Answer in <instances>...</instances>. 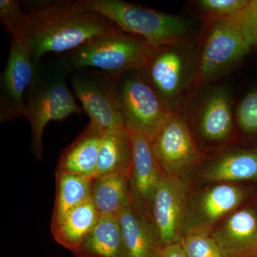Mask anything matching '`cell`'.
Masks as SVG:
<instances>
[{
  "instance_id": "1",
  "label": "cell",
  "mask_w": 257,
  "mask_h": 257,
  "mask_svg": "<svg viewBox=\"0 0 257 257\" xmlns=\"http://www.w3.org/2000/svg\"><path fill=\"white\" fill-rule=\"evenodd\" d=\"M22 3L28 17L27 41L35 67L48 52L67 53L92 39L120 30L109 19L81 9L72 0Z\"/></svg>"
},
{
  "instance_id": "2",
  "label": "cell",
  "mask_w": 257,
  "mask_h": 257,
  "mask_svg": "<svg viewBox=\"0 0 257 257\" xmlns=\"http://www.w3.org/2000/svg\"><path fill=\"white\" fill-rule=\"evenodd\" d=\"M72 71L65 55L54 63L35 67L33 79L25 94L24 116L31 126L32 151L37 160L43 158V134L47 124L84 112L69 88Z\"/></svg>"
},
{
  "instance_id": "3",
  "label": "cell",
  "mask_w": 257,
  "mask_h": 257,
  "mask_svg": "<svg viewBox=\"0 0 257 257\" xmlns=\"http://www.w3.org/2000/svg\"><path fill=\"white\" fill-rule=\"evenodd\" d=\"M81 9L109 19L123 32L137 35L155 48L180 47L187 43L192 28L188 22L121 0H76Z\"/></svg>"
},
{
  "instance_id": "4",
  "label": "cell",
  "mask_w": 257,
  "mask_h": 257,
  "mask_svg": "<svg viewBox=\"0 0 257 257\" xmlns=\"http://www.w3.org/2000/svg\"><path fill=\"white\" fill-rule=\"evenodd\" d=\"M157 48L122 30L96 37L65 54L74 69H99L118 80L126 72L145 70Z\"/></svg>"
},
{
  "instance_id": "5",
  "label": "cell",
  "mask_w": 257,
  "mask_h": 257,
  "mask_svg": "<svg viewBox=\"0 0 257 257\" xmlns=\"http://www.w3.org/2000/svg\"><path fill=\"white\" fill-rule=\"evenodd\" d=\"M117 81L110 75L92 68L73 69L70 84L89 123L107 130L127 128L120 107Z\"/></svg>"
},
{
  "instance_id": "6",
  "label": "cell",
  "mask_w": 257,
  "mask_h": 257,
  "mask_svg": "<svg viewBox=\"0 0 257 257\" xmlns=\"http://www.w3.org/2000/svg\"><path fill=\"white\" fill-rule=\"evenodd\" d=\"M117 91L126 126L149 138L175 110L153 87L145 70L130 71L121 76L117 81Z\"/></svg>"
},
{
  "instance_id": "7",
  "label": "cell",
  "mask_w": 257,
  "mask_h": 257,
  "mask_svg": "<svg viewBox=\"0 0 257 257\" xmlns=\"http://www.w3.org/2000/svg\"><path fill=\"white\" fill-rule=\"evenodd\" d=\"M154 153L166 175L181 177L202 163L207 155L198 148L187 123L173 110L150 137Z\"/></svg>"
},
{
  "instance_id": "8",
  "label": "cell",
  "mask_w": 257,
  "mask_h": 257,
  "mask_svg": "<svg viewBox=\"0 0 257 257\" xmlns=\"http://www.w3.org/2000/svg\"><path fill=\"white\" fill-rule=\"evenodd\" d=\"M241 13L231 18L211 22L199 60V80L210 79L249 53L251 48L241 30Z\"/></svg>"
},
{
  "instance_id": "9",
  "label": "cell",
  "mask_w": 257,
  "mask_h": 257,
  "mask_svg": "<svg viewBox=\"0 0 257 257\" xmlns=\"http://www.w3.org/2000/svg\"><path fill=\"white\" fill-rule=\"evenodd\" d=\"M187 187L181 177L164 174L154 194L150 215L162 246L182 243L187 231Z\"/></svg>"
},
{
  "instance_id": "10",
  "label": "cell",
  "mask_w": 257,
  "mask_h": 257,
  "mask_svg": "<svg viewBox=\"0 0 257 257\" xmlns=\"http://www.w3.org/2000/svg\"><path fill=\"white\" fill-rule=\"evenodd\" d=\"M34 72L28 41L12 40L8 62L0 78V122L24 116L25 94Z\"/></svg>"
},
{
  "instance_id": "11",
  "label": "cell",
  "mask_w": 257,
  "mask_h": 257,
  "mask_svg": "<svg viewBox=\"0 0 257 257\" xmlns=\"http://www.w3.org/2000/svg\"><path fill=\"white\" fill-rule=\"evenodd\" d=\"M245 199V192L235 184L218 183L196 197L187 205V231L211 232L221 219L236 211Z\"/></svg>"
},
{
  "instance_id": "12",
  "label": "cell",
  "mask_w": 257,
  "mask_h": 257,
  "mask_svg": "<svg viewBox=\"0 0 257 257\" xmlns=\"http://www.w3.org/2000/svg\"><path fill=\"white\" fill-rule=\"evenodd\" d=\"M128 128L133 150L130 187L135 200L150 213L154 194L164 172L154 153L150 138L138 130Z\"/></svg>"
},
{
  "instance_id": "13",
  "label": "cell",
  "mask_w": 257,
  "mask_h": 257,
  "mask_svg": "<svg viewBox=\"0 0 257 257\" xmlns=\"http://www.w3.org/2000/svg\"><path fill=\"white\" fill-rule=\"evenodd\" d=\"M211 234L224 257H257V215L252 209L231 213Z\"/></svg>"
},
{
  "instance_id": "14",
  "label": "cell",
  "mask_w": 257,
  "mask_h": 257,
  "mask_svg": "<svg viewBox=\"0 0 257 257\" xmlns=\"http://www.w3.org/2000/svg\"><path fill=\"white\" fill-rule=\"evenodd\" d=\"M127 257H157L161 245L150 213L133 200L118 216Z\"/></svg>"
},
{
  "instance_id": "15",
  "label": "cell",
  "mask_w": 257,
  "mask_h": 257,
  "mask_svg": "<svg viewBox=\"0 0 257 257\" xmlns=\"http://www.w3.org/2000/svg\"><path fill=\"white\" fill-rule=\"evenodd\" d=\"M179 48L173 46L157 48L145 70L153 87L172 108L185 80V59Z\"/></svg>"
},
{
  "instance_id": "16",
  "label": "cell",
  "mask_w": 257,
  "mask_h": 257,
  "mask_svg": "<svg viewBox=\"0 0 257 257\" xmlns=\"http://www.w3.org/2000/svg\"><path fill=\"white\" fill-rule=\"evenodd\" d=\"M103 132L89 123L73 143L61 153L56 172L94 179Z\"/></svg>"
},
{
  "instance_id": "17",
  "label": "cell",
  "mask_w": 257,
  "mask_h": 257,
  "mask_svg": "<svg viewBox=\"0 0 257 257\" xmlns=\"http://www.w3.org/2000/svg\"><path fill=\"white\" fill-rule=\"evenodd\" d=\"M133 158V142L128 127L104 131L99 145L94 177L107 175L130 177Z\"/></svg>"
},
{
  "instance_id": "18",
  "label": "cell",
  "mask_w": 257,
  "mask_h": 257,
  "mask_svg": "<svg viewBox=\"0 0 257 257\" xmlns=\"http://www.w3.org/2000/svg\"><path fill=\"white\" fill-rule=\"evenodd\" d=\"M233 113L229 94L217 89L206 98L201 109L199 131L204 140L211 143L226 141L232 133Z\"/></svg>"
},
{
  "instance_id": "19",
  "label": "cell",
  "mask_w": 257,
  "mask_h": 257,
  "mask_svg": "<svg viewBox=\"0 0 257 257\" xmlns=\"http://www.w3.org/2000/svg\"><path fill=\"white\" fill-rule=\"evenodd\" d=\"M72 254L77 257H127L118 217L99 216L94 229Z\"/></svg>"
},
{
  "instance_id": "20",
  "label": "cell",
  "mask_w": 257,
  "mask_h": 257,
  "mask_svg": "<svg viewBox=\"0 0 257 257\" xmlns=\"http://www.w3.org/2000/svg\"><path fill=\"white\" fill-rule=\"evenodd\" d=\"M205 180L216 183L235 182L257 179V149L237 150L219 157L202 173Z\"/></svg>"
},
{
  "instance_id": "21",
  "label": "cell",
  "mask_w": 257,
  "mask_h": 257,
  "mask_svg": "<svg viewBox=\"0 0 257 257\" xmlns=\"http://www.w3.org/2000/svg\"><path fill=\"white\" fill-rule=\"evenodd\" d=\"M99 218V213L91 199L74 208L58 224L51 227L54 239L73 253L82 246Z\"/></svg>"
},
{
  "instance_id": "22",
  "label": "cell",
  "mask_w": 257,
  "mask_h": 257,
  "mask_svg": "<svg viewBox=\"0 0 257 257\" xmlns=\"http://www.w3.org/2000/svg\"><path fill=\"white\" fill-rule=\"evenodd\" d=\"M133 200L130 177L107 175L92 179V201L99 216L118 217Z\"/></svg>"
},
{
  "instance_id": "23",
  "label": "cell",
  "mask_w": 257,
  "mask_h": 257,
  "mask_svg": "<svg viewBox=\"0 0 257 257\" xmlns=\"http://www.w3.org/2000/svg\"><path fill=\"white\" fill-rule=\"evenodd\" d=\"M56 197L51 227L74 208L92 199V179L68 172H55Z\"/></svg>"
},
{
  "instance_id": "24",
  "label": "cell",
  "mask_w": 257,
  "mask_h": 257,
  "mask_svg": "<svg viewBox=\"0 0 257 257\" xmlns=\"http://www.w3.org/2000/svg\"><path fill=\"white\" fill-rule=\"evenodd\" d=\"M22 6L23 3L18 0H1L0 20L12 40L27 41L28 17Z\"/></svg>"
},
{
  "instance_id": "25",
  "label": "cell",
  "mask_w": 257,
  "mask_h": 257,
  "mask_svg": "<svg viewBox=\"0 0 257 257\" xmlns=\"http://www.w3.org/2000/svg\"><path fill=\"white\" fill-rule=\"evenodd\" d=\"M182 243L187 257H224L208 231H187Z\"/></svg>"
},
{
  "instance_id": "26",
  "label": "cell",
  "mask_w": 257,
  "mask_h": 257,
  "mask_svg": "<svg viewBox=\"0 0 257 257\" xmlns=\"http://www.w3.org/2000/svg\"><path fill=\"white\" fill-rule=\"evenodd\" d=\"M250 0H201L197 5L208 21L224 20L241 13Z\"/></svg>"
},
{
  "instance_id": "27",
  "label": "cell",
  "mask_w": 257,
  "mask_h": 257,
  "mask_svg": "<svg viewBox=\"0 0 257 257\" xmlns=\"http://www.w3.org/2000/svg\"><path fill=\"white\" fill-rule=\"evenodd\" d=\"M236 120L241 133L257 144V88L248 92L239 103Z\"/></svg>"
},
{
  "instance_id": "28",
  "label": "cell",
  "mask_w": 257,
  "mask_h": 257,
  "mask_svg": "<svg viewBox=\"0 0 257 257\" xmlns=\"http://www.w3.org/2000/svg\"><path fill=\"white\" fill-rule=\"evenodd\" d=\"M241 30L246 43L257 49V0H250L241 15Z\"/></svg>"
},
{
  "instance_id": "29",
  "label": "cell",
  "mask_w": 257,
  "mask_h": 257,
  "mask_svg": "<svg viewBox=\"0 0 257 257\" xmlns=\"http://www.w3.org/2000/svg\"><path fill=\"white\" fill-rule=\"evenodd\" d=\"M157 257H187L182 243L163 246Z\"/></svg>"
}]
</instances>
